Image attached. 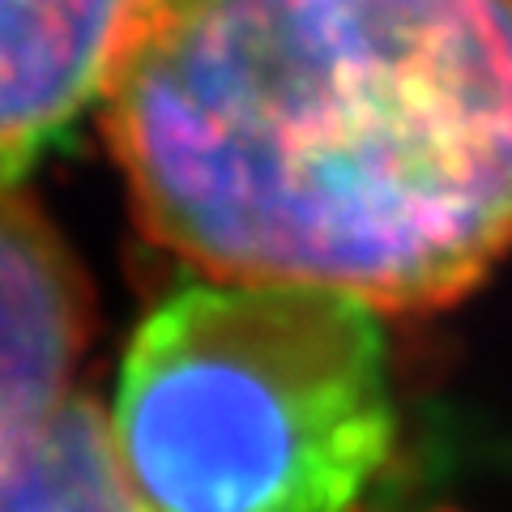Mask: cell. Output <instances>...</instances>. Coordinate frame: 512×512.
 <instances>
[{
    "label": "cell",
    "mask_w": 512,
    "mask_h": 512,
    "mask_svg": "<svg viewBox=\"0 0 512 512\" xmlns=\"http://www.w3.org/2000/svg\"><path fill=\"white\" fill-rule=\"evenodd\" d=\"M103 120L214 282L419 312L512 252V0H150Z\"/></svg>",
    "instance_id": "cell-1"
},
{
    "label": "cell",
    "mask_w": 512,
    "mask_h": 512,
    "mask_svg": "<svg viewBox=\"0 0 512 512\" xmlns=\"http://www.w3.org/2000/svg\"><path fill=\"white\" fill-rule=\"evenodd\" d=\"M128 512H355L393 448L372 308L308 286L167 299L107 410Z\"/></svg>",
    "instance_id": "cell-2"
},
{
    "label": "cell",
    "mask_w": 512,
    "mask_h": 512,
    "mask_svg": "<svg viewBox=\"0 0 512 512\" xmlns=\"http://www.w3.org/2000/svg\"><path fill=\"white\" fill-rule=\"evenodd\" d=\"M150 0H0V180L107 99Z\"/></svg>",
    "instance_id": "cell-3"
},
{
    "label": "cell",
    "mask_w": 512,
    "mask_h": 512,
    "mask_svg": "<svg viewBox=\"0 0 512 512\" xmlns=\"http://www.w3.org/2000/svg\"><path fill=\"white\" fill-rule=\"evenodd\" d=\"M90 291L56 227L0 180V448L69 402Z\"/></svg>",
    "instance_id": "cell-4"
},
{
    "label": "cell",
    "mask_w": 512,
    "mask_h": 512,
    "mask_svg": "<svg viewBox=\"0 0 512 512\" xmlns=\"http://www.w3.org/2000/svg\"><path fill=\"white\" fill-rule=\"evenodd\" d=\"M0 512H128L107 414L73 393L0 448Z\"/></svg>",
    "instance_id": "cell-5"
}]
</instances>
